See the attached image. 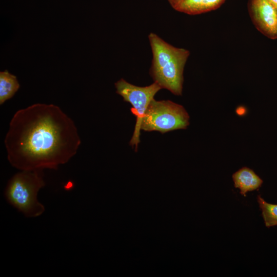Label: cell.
I'll list each match as a JSON object with an SVG mask.
<instances>
[{
  "instance_id": "cell-1",
  "label": "cell",
  "mask_w": 277,
  "mask_h": 277,
  "mask_svg": "<svg viewBox=\"0 0 277 277\" xmlns=\"http://www.w3.org/2000/svg\"><path fill=\"white\" fill-rule=\"evenodd\" d=\"M4 143L13 167L44 170L67 163L81 141L74 122L59 107L37 103L14 113Z\"/></svg>"
},
{
  "instance_id": "cell-2",
  "label": "cell",
  "mask_w": 277,
  "mask_h": 277,
  "mask_svg": "<svg viewBox=\"0 0 277 277\" xmlns=\"http://www.w3.org/2000/svg\"><path fill=\"white\" fill-rule=\"evenodd\" d=\"M148 39L152 53L150 75L162 89L181 95L189 51L169 44L153 32L149 34Z\"/></svg>"
},
{
  "instance_id": "cell-3",
  "label": "cell",
  "mask_w": 277,
  "mask_h": 277,
  "mask_svg": "<svg viewBox=\"0 0 277 277\" xmlns=\"http://www.w3.org/2000/svg\"><path fill=\"white\" fill-rule=\"evenodd\" d=\"M45 185L43 170H21L8 181L5 196L9 204L26 217H35L45 211L37 195Z\"/></svg>"
},
{
  "instance_id": "cell-4",
  "label": "cell",
  "mask_w": 277,
  "mask_h": 277,
  "mask_svg": "<svg viewBox=\"0 0 277 277\" xmlns=\"http://www.w3.org/2000/svg\"><path fill=\"white\" fill-rule=\"evenodd\" d=\"M189 116L183 106L169 100L153 98L145 113L141 130L156 131L164 133L185 129L189 125Z\"/></svg>"
},
{
  "instance_id": "cell-5",
  "label": "cell",
  "mask_w": 277,
  "mask_h": 277,
  "mask_svg": "<svg viewBox=\"0 0 277 277\" xmlns=\"http://www.w3.org/2000/svg\"><path fill=\"white\" fill-rule=\"evenodd\" d=\"M115 87L116 93L132 105L131 111L136 116V124L130 144L132 146H135V151H137L142 119L150 103L162 88L154 82L149 86L139 87L127 82L123 78L117 81Z\"/></svg>"
},
{
  "instance_id": "cell-6",
  "label": "cell",
  "mask_w": 277,
  "mask_h": 277,
  "mask_svg": "<svg viewBox=\"0 0 277 277\" xmlns=\"http://www.w3.org/2000/svg\"><path fill=\"white\" fill-rule=\"evenodd\" d=\"M247 8L256 29L270 39H277V8L267 0H248Z\"/></svg>"
},
{
  "instance_id": "cell-7",
  "label": "cell",
  "mask_w": 277,
  "mask_h": 277,
  "mask_svg": "<svg viewBox=\"0 0 277 277\" xmlns=\"http://www.w3.org/2000/svg\"><path fill=\"white\" fill-rule=\"evenodd\" d=\"M175 10L189 15H197L215 10L226 0H167Z\"/></svg>"
},
{
  "instance_id": "cell-8",
  "label": "cell",
  "mask_w": 277,
  "mask_h": 277,
  "mask_svg": "<svg viewBox=\"0 0 277 277\" xmlns=\"http://www.w3.org/2000/svg\"><path fill=\"white\" fill-rule=\"evenodd\" d=\"M234 187L240 190V193L246 196L249 191L258 190L263 184V180L254 171L244 167L232 174Z\"/></svg>"
},
{
  "instance_id": "cell-9",
  "label": "cell",
  "mask_w": 277,
  "mask_h": 277,
  "mask_svg": "<svg viewBox=\"0 0 277 277\" xmlns=\"http://www.w3.org/2000/svg\"><path fill=\"white\" fill-rule=\"evenodd\" d=\"M16 77L7 70L0 72V104L11 98L18 90Z\"/></svg>"
},
{
  "instance_id": "cell-10",
  "label": "cell",
  "mask_w": 277,
  "mask_h": 277,
  "mask_svg": "<svg viewBox=\"0 0 277 277\" xmlns=\"http://www.w3.org/2000/svg\"><path fill=\"white\" fill-rule=\"evenodd\" d=\"M257 201L266 227L277 226V204L269 203L258 195Z\"/></svg>"
},
{
  "instance_id": "cell-11",
  "label": "cell",
  "mask_w": 277,
  "mask_h": 277,
  "mask_svg": "<svg viewBox=\"0 0 277 277\" xmlns=\"http://www.w3.org/2000/svg\"><path fill=\"white\" fill-rule=\"evenodd\" d=\"M269 2H270L272 5H273L274 7L277 8V0H267Z\"/></svg>"
}]
</instances>
